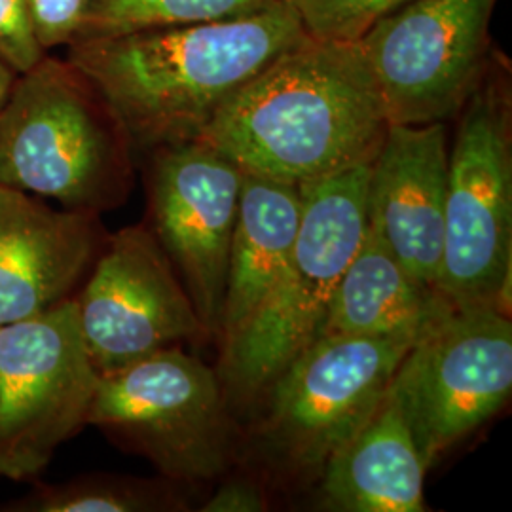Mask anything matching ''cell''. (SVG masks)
I'll return each mask as SVG.
<instances>
[{"label": "cell", "mask_w": 512, "mask_h": 512, "mask_svg": "<svg viewBox=\"0 0 512 512\" xmlns=\"http://www.w3.org/2000/svg\"><path fill=\"white\" fill-rule=\"evenodd\" d=\"M389 391L427 467L509 403L512 323L490 308H450L421 330Z\"/></svg>", "instance_id": "ba28073f"}, {"label": "cell", "mask_w": 512, "mask_h": 512, "mask_svg": "<svg viewBox=\"0 0 512 512\" xmlns=\"http://www.w3.org/2000/svg\"><path fill=\"white\" fill-rule=\"evenodd\" d=\"M448 154L439 293L454 308L509 313L512 274L511 103L488 71L463 107Z\"/></svg>", "instance_id": "5b68a950"}, {"label": "cell", "mask_w": 512, "mask_h": 512, "mask_svg": "<svg viewBox=\"0 0 512 512\" xmlns=\"http://www.w3.org/2000/svg\"><path fill=\"white\" fill-rule=\"evenodd\" d=\"M44 55L27 0H0V59L21 74L35 67Z\"/></svg>", "instance_id": "44dd1931"}, {"label": "cell", "mask_w": 512, "mask_h": 512, "mask_svg": "<svg viewBox=\"0 0 512 512\" xmlns=\"http://www.w3.org/2000/svg\"><path fill=\"white\" fill-rule=\"evenodd\" d=\"M310 37L361 40L387 14L412 0H289Z\"/></svg>", "instance_id": "ffe728a7"}, {"label": "cell", "mask_w": 512, "mask_h": 512, "mask_svg": "<svg viewBox=\"0 0 512 512\" xmlns=\"http://www.w3.org/2000/svg\"><path fill=\"white\" fill-rule=\"evenodd\" d=\"M389 118L361 40L308 37L220 107L196 141L279 183L372 164Z\"/></svg>", "instance_id": "6da1fadb"}, {"label": "cell", "mask_w": 512, "mask_h": 512, "mask_svg": "<svg viewBox=\"0 0 512 512\" xmlns=\"http://www.w3.org/2000/svg\"><path fill=\"white\" fill-rule=\"evenodd\" d=\"M497 0H412L378 19L361 44L389 124L423 126L456 116L488 71Z\"/></svg>", "instance_id": "30bf717a"}, {"label": "cell", "mask_w": 512, "mask_h": 512, "mask_svg": "<svg viewBox=\"0 0 512 512\" xmlns=\"http://www.w3.org/2000/svg\"><path fill=\"white\" fill-rule=\"evenodd\" d=\"M88 425L183 484L215 478L232 458L219 372L179 346L101 374Z\"/></svg>", "instance_id": "8992f818"}, {"label": "cell", "mask_w": 512, "mask_h": 512, "mask_svg": "<svg viewBox=\"0 0 512 512\" xmlns=\"http://www.w3.org/2000/svg\"><path fill=\"white\" fill-rule=\"evenodd\" d=\"M450 308L366 230L332 293L321 336L420 334Z\"/></svg>", "instance_id": "e0dca14e"}, {"label": "cell", "mask_w": 512, "mask_h": 512, "mask_svg": "<svg viewBox=\"0 0 512 512\" xmlns=\"http://www.w3.org/2000/svg\"><path fill=\"white\" fill-rule=\"evenodd\" d=\"M133 145L92 80L69 59L18 74L0 109V184L101 215L126 202Z\"/></svg>", "instance_id": "3957f363"}, {"label": "cell", "mask_w": 512, "mask_h": 512, "mask_svg": "<svg viewBox=\"0 0 512 512\" xmlns=\"http://www.w3.org/2000/svg\"><path fill=\"white\" fill-rule=\"evenodd\" d=\"M16 78H18V73L0 59V109L4 107L8 95L12 92Z\"/></svg>", "instance_id": "cb8c5ba5"}, {"label": "cell", "mask_w": 512, "mask_h": 512, "mask_svg": "<svg viewBox=\"0 0 512 512\" xmlns=\"http://www.w3.org/2000/svg\"><path fill=\"white\" fill-rule=\"evenodd\" d=\"M279 2L285 0H84L73 42L122 37L160 27L247 18Z\"/></svg>", "instance_id": "d6986e66"}, {"label": "cell", "mask_w": 512, "mask_h": 512, "mask_svg": "<svg viewBox=\"0 0 512 512\" xmlns=\"http://www.w3.org/2000/svg\"><path fill=\"white\" fill-rule=\"evenodd\" d=\"M105 239L99 215L0 184V327L74 298Z\"/></svg>", "instance_id": "5bb4252c"}, {"label": "cell", "mask_w": 512, "mask_h": 512, "mask_svg": "<svg viewBox=\"0 0 512 512\" xmlns=\"http://www.w3.org/2000/svg\"><path fill=\"white\" fill-rule=\"evenodd\" d=\"M308 37L289 0L253 16L69 44L133 150L196 141L213 114L275 57Z\"/></svg>", "instance_id": "7a4b0ae2"}, {"label": "cell", "mask_w": 512, "mask_h": 512, "mask_svg": "<svg viewBox=\"0 0 512 512\" xmlns=\"http://www.w3.org/2000/svg\"><path fill=\"white\" fill-rule=\"evenodd\" d=\"M148 154V217L209 338L220 334L243 171L202 141Z\"/></svg>", "instance_id": "7c38bea8"}, {"label": "cell", "mask_w": 512, "mask_h": 512, "mask_svg": "<svg viewBox=\"0 0 512 512\" xmlns=\"http://www.w3.org/2000/svg\"><path fill=\"white\" fill-rule=\"evenodd\" d=\"M427 465L403 410L387 389L370 418L323 465V495L334 511L423 512Z\"/></svg>", "instance_id": "9a60e30c"}, {"label": "cell", "mask_w": 512, "mask_h": 512, "mask_svg": "<svg viewBox=\"0 0 512 512\" xmlns=\"http://www.w3.org/2000/svg\"><path fill=\"white\" fill-rule=\"evenodd\" d=\"M300 215L298 186L243 173L220 317L222 351L249 325L285 272Z\"/></svg>", "instance_id": "2e32d148"}, {"label": "cell", "mask_w": 512, "mask_h": 512, "mask_svg": "<svg viewBox=\"0 0 512 512\" xmlns=\"http://www.w3.org/2000/svg\"><path fill=\"white\" fill-rule=\"evenodd\" d=\"M74 300L99 374L209 338L173 262L145 224L107 236Z\"/></svg>", "instance_id": "8fae6325"}, {"label": "cell", "mask_w": 512, "mask_h": 512, "mask_svg": "<svg viewBox=\"0 0 512 512\" xmlns=\"http://www.w3.org/2000/svg\"><path fill=\"white\" fill-rule=\"evenodd\" d=\"M183 482L118 475H84L59 484L37 482L0 512H169L188 509Z\"/></svg>", "instance_id": "ac0fdd59"}, {"label": "cell", "mask_w": 512, "mask_h": 512, "mask_svg": "<svg viewBox=\"0 0 512 512\" xmlns=\"http://www.w3.org/2000/svg\"><path fill=\"white\" fill-rule=\"evenodd\" d=\"M448 148L442 122L391 124L370 164L366 230L421 283L439 291Z\"/></svg>", "instance_id": "4fadbf2b"}, {"label": "cell", "mask_w": 512, "mask_h": 512, "mask_svg": "<svg viewBox=\"0 0 512 512\" xmlns=\"http://www.w3.org/2000/svg\"><path fill=\"white\" fill-rule=\"evenodd\" d=\"M27 4L38 44L44 52L73 42L84 0H27Z\"/></svg>", "instance_id": "7402d4cb"}, {"label": "cell", "mask_w": 512, "mask_h": 512, "mask_svg": "<svg viewBox=\"0 0 512 512\" xmlns=\"http://www.w3.org/2000/svg\"><path fill=\"white\" fill-rule=\"evenodd\" d=\"M370 164L300 184L302 215L293 253L274 291L222 351L226 397L266 391L294 357L321 336L330 298L366 234Z\"/></svg>", "instance_id": "277c9868"}, {"label": "cell", "mask_w": 512, "mask_h": 512, "mask_svg": "<svg viewBox=\"0 0 512 512\" xmlns=\"http://www.w3.org/2000/svg\"><path fill=\"white\" fill-rule=\"evenodd\" d=\"M418 334L319 336L268 391L264 448L294 471L323 469L330 454L382 403Z\"/></svg>", "instance_id": "9c48e42d"}, {"label": "cell", "mask_w": 512, "mask_h": 512, "mask_svg": "<svg viewBox=\"0 0 512 512\" xmlns=\"http://www.w3.org/2000/svg\"><path fill=\"white\" fill-rule=\"evenodd\" d=\"M268 509L264 490L249 480H230L203 503V512H260Z\"/></svg>", "instance_id": "603a6c76"}, {"label": "cell", "mask_w": 512, "mask_h": 512, "mask_svg": "<svg viewBox=\"0 0 512 512\" xmlns=\"http://www.w3.org/2000/svg\"><path fill=\"white\" fill-rule=\"evenodd\" d=\"M99 376L74 298L0 327V478H38L88 425Z\"/></svg>", "instance_id": "52a82bcc"}]
</instances>
